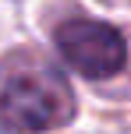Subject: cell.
<instances>
[{
  "mask_svg": "<svg viewBox=\"0 0 131 134\" xmlns=\"http://www.w3.org/2000/svg\"><path fill=\"white\" fill-rule=\"evenodd\" d=\"M71 113V92L57 71L46 64H32L11 71L0 88V120L14 134L50 131Z\"/></svg>",
  "mask_w": 131,
  "mask_h": 134,
  "instance_id": "1",
  "label": "cell"
},
{
  "mask_svg": "<svg viewBox=\"0 0 131 134\" xmlns=\"http://www.w3.org/2000/svg\"><path fill=\"white\" fill-rule=\"evenodd\" d=\"M57 49L67 60V67H75L82 78L103 81L113 78L117 71H124L128 64V42L106 21H92V18H71L57 28Z\"/></svg>",
  "mask_w": 131,
  "mask_h": 134,
  "instance_id": "2",
  "label": "cell"
}]
</instances>
